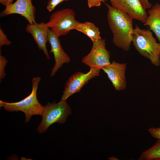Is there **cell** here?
<instances>
[{
	"instance_id": "cell-1",
	"label": "cell",
	"mask_w": 160,
	"mask_h": 160,
	"mask_svg": "<svg viewBox=\"0 0 160 160\" xmlns=\"http://www.w3.org/2000/svg\"><path fill=\"white\" fill-rule=\"evenodd\" d=\"M107 21L113 34L112 42L116 47L127 51L132 41L134 28L133 18L127 14L108 3Z\"/></svg>"
},
{
	"instance_id": "cell-2",
	"label": "cell",
	"mask_w": 160,
	"mask_h": 160,
	"mask_svg": "<svg viewBox=\"0 0 160 160\" xmlns=\"http://www.w3.org/2000/svg\"><path fill=\"white\" fill-rule=\"evenodd\" d=\"M132 42L137 52L156 66L160 65L159 43L151 31L140 28L136 25L134 28Z\"/></svg>"
},
{
	"instance_id": "cell-3",
	"label": "cell",
	"mask_w": 160,
	"mask_h": 160,
	"mask_svg": "<svg viewBox=\"0 0 160 160\" xmlns=\"http://www.w3.org/2000/svg\"><path fill=\"white\" fill-rule=\"evenodd\" d=\"M40 77H33L32 79V89L28 96L22 100L16 102L8 103L0 100V107L9 112L21 111L25 115V122L27 123L33 115L42 116L44 109L38 101L37 97L38 86L41 81Z\"/></svg>"
},
{
	"instance_id": "cell-4",
	"label": "cell",
	"mask_w": 160,
	"mask_h": 160,
	"mask_svg": "<svg viewBox=\"0 0 160 160\" xmlns=\"http://www.w3.org/2000/svg\"><path fill=\"white\" fill-rule=\"evenodd\" d=\"M71 108L66 101H60L58 103L48 102L44 106L42 115V120L37 130L40 133H44L52 124L55 123L63 124L67 117L71 114Z\"/></svg>"
},
{
	"instance_id": "cell-5",
	"label": "cell",
	"mask_w": 160,
	"mask_h": 160,
	"mask_svg": "<svg viewBox=\"0 0 160 160\" xmlns=\"http://www.w3.org/2000/svg\"><path fill=\"white\" fill-rule=\"evenodd\" d=\"M75 12L71 8L60 9L51 15L46 24L52 33L59 38L74 29L79 22L75 19Z\"/></svg>"
},
{
	"instance_id": "cell-6",
	"label": "cell",
	"mask_w": 160,
	"mask_h": 160,
	"mask_svg": "<svg viewBox=\"0 0 160 160\" xmlns=\"http://www.w3.org/2000/svg\"><path fill=\"white\" fill-rule=\"evenodd\" d=\"M105 45V39L93 42L90 51L82 58V63L90 68L101 69L110 65V54L106 48Z\"/></svg>"
},
{
	"instance_id": "cell-7",
	"label": "cell",
	"mask_w": 160,
	"mask_h": 160,
	"mask_svg": "<svg viewBox=\"0 0 160 160\" xmlns=\"http://www.w3.org/2000/svg\"><path fill=\"white\" fill-rule=\"evenodd\" d=\"M90 68L89 71L86 73L77 72L69 78L66 83L61 101H65L72 95L80 92L90 79L99 76L100 68Z\"/></svg>"
},
{
	"instance_id": "cell-8",
	"label": "cell",
	"mask_w": 160,
	"mask_h": 160,
	"mask_svg": "<svg viewBox=\"0 0 160 160\" xmlns=\"http://www.w3.org/2000/svg\"><path fill=\"white\" fill-rule=\"evenodd\" d=\"M36 8L31 0H17L14 3L5 7L1 11L0 17H3L9 15L16 14L24 17L29 24H37L35 21Z\"/></svg>"
},
{
	"instance_id": "cell-9",
	"label": "cell",
	"mask_w": 160,
	"mask_h": 160,
	"mask_svg": "<svg viewBox=\"0 0 160 160\" xmlns=\"http://www.w3.org/2000/svg\"><path fill=\"white\" fill-rule=\"evenodd\" d=\"M114 8L129 15L133 19L144 23L148 14L139 0H109Z\"/></svg>"
},
{
	"instance_id": "cell-10",
	"label": "cell",
	"mask_w": 160,
	"mask_h": 160,
	"mask_svg": "<svg viewBox=\"0 0 160 160\" xmlns=\"http://www.w3.org/2000/svg\"><path fill=\"white\" fill-rule=\"evenodd\" d=\"M126 63H119L113 61L110 65L101 69L107 74L116 91H120L126 88Z\"/></svg>"
},
{
	"instance_id": "cell-11",
	"label": "cell",
	"mask_w": 160,
	"mask_h": 160,
	"mask_svg": "<svg viewBox=\"0 0 160 160\" xmlns=\"http://www.w3.org/2000/svg\"><path fill=\"white\" fill-rule=\"evenodd\" d=\"M48 41L50 45V53H53L55 60V65L52 69L50 76H53L64 63L70 62V58L63 49L59 38L49 31L48 37Z\"/></svg>"
},
{
	"instance_id": "cell-12",
	"label": "cell",
	"mask_w": 160,
	"mask_h": 160,
	"mask_svg": "<svg viewBox=\"0 0 160 160\" xmlns=\"http://www.w3.org/2000/svg\"><path fill=\"white\" fill-rule=\"evenodd\" d=\"M49 30V28L44 22L36 24L29 23L27 25L25 28V31L31 34L39 49L42 50L47 60L50 59V57L46 44L48 41Z\"/></svg>"
},
{
	"instance_id": "cell-13",
	"label": "cell",
	"mask_w": 160,
	"mask_h": 160,
	"mask_svg": "<svg viewBox=\"0 0 160 160\" xmlns=\"http://www.w3.org/2000/svg\"><path fill=\"white\" fill-rule=\"evenodd\" d=\"M148 16L143 25L148 26L160 42V4L152 6L147 11Z\"/></svg>"
},
{
	"instance_id": "cell-14",
	"label": "cell",
	"mask_w": 160,
	"mask_h": 160,
	"mask_svg": "<svg viewBox=\"0 0 160 160\" xmlns=\"http://www.w3.org/2000/svg\"><path fill=\"white\" fill-rule=\"evenodd\" d=\"M74 29L86 34L91 39L92 42L102 39L99 28L92 23L87 21L82 23L79 22Z\"/></svg>"
},
{
	"instance_id": "cell-15",
	"label": "cell",
	"mask_w": 160,
	"mask_h": 160,
	"mask_svg": "<svg viewBox=\"0 0 160 160\" xmlns=\"http://www.w3.org/2000/svg\"><path fill=\"white\" fill-rule=\"evenodd\" d=\"M138 159L160 160V140H157L152 146L142 152Z\"/></svg>"
},
{
	"instance_id": "cell-16",
	"label": "cell",
	"mask_w": 160,
	"mask_h": 160,
	"mask_svg": "<svg viewBox=\"0 0 160 160\" xmlns=\"http://www.w3.org/2000/svg\"><path fill=\"white\" fill-rule=\"evenodd\" d=\"M1 50L0 51V81L4 79L6 75L5 73L4 68L8 61L6 57L1 55Z\"/></svg>"
},
{
	"instance_id": "cell-17",
	"label": "cell",
	"mask_w": 160,
	"mask_h": 160,
	"mask_svg": "<svg viewBox=\"0 0 160 160\" xmlns=\"http://www.w3.org/2000/svg\"><path fill=\"white\" fill-rule=\"evenodd\" d=\"M7 36L4 33L3 31L0 28V48L4 45L9 46L11 44V41L7 38Z\"/></svg>"
},
{
	"instance_id": "cell-18",
	"label": "cell",
	"mask_w": 160,
	"mask_h": 160,
	"mask_svg": "<svg viewBox=\"0 0 160 160\" xmlns=\"http://www.w3.org/2000/svg\"><path fill=\"white\" fill-rule=\"evenodd\" d=\"M70 0H49L47 8L49 12H50L53 10L59 4L64 1Z\"/></svg>"
},
{
	"instance_id": "cell-19",
	"label": "cell",
	"mask_w": 160,
	"mask_h": 160,
	"mask_svg": "<svg viewBox=\"0 0 160 160\" xmlns=\"http://www.w3.org/2000/svg\"><path fill=\"white\" fill-rule=\"evenodd\" d=\"M148 131L153 137L160 140V127H151L148 129Z\"/></svg>"
},
{
	"instance_id": "cell-20",
	"label": "cell",
	"mask_w": 160,
	"mask_h": 160,
	"mask_svg": "<svg viewBox=\"0 0 160 160\" xmlns=\"http://www.w3.org/2000/svg\"><path fill=\"white\" fill-rule=\"evenodd\" d=\"M108 0H87L88 6L89 8L100 7L102 2Z\"/></svg>"
},
{
	"instance_id": "cell-21",
	"label": "cell",
	"mask_w": 160,
	"mask_h": 160,
	"mask_svg": "<svg viewBox=\"0 0 160 160\" xmlns=\"http://www.w3.org/2000/svg\"><path fill=\"white\" fill-rule=\"evenodd\" d=\"M143 7L145 9H150L152 5L151 3L149 2L148 0H139Z\"/></svg>"
},
{
	"instance_id": "cell-22",
	"label": "cell",
	"mask_w": 160,
	"mask_h": 160,
	"mask_svg": "<svg viewBox=\"0 0 160 160\" xmlns=\"http://www.w3.org/2000/svg\"><path fill=\"white\" fill-rule=\"evenodd\" d=\"M14 0H0V2L3 6L6 7L13 3Z\"/></svg>"
},
{
	"instance_id": "cell-23",
	"label": "cell",
	"mask_w": 160,
	"mask_h": 160,
	"mask_svg": "<svg viewBox=\"0 0 160 160\" xmlns=\"http://www.w3.org/2000/svg\"><path fill=\"white\" fill-rule=\"evenodd\" d=\"M108 159L109 160H119L118 158L114 156L109 157L108 158Z\"/></svg>"
},
{
	"instance_id": "cell-24",
	"label": "cell",
	"mask_w": 160,
	"mask_h": 160,
	"mask_svg": "<svg viewBox=\"0 0 160 160\" xmlns=\"http://www.w3.org/2000/svg\"><path fill=\"white\" fill-rule=\"evenodd\" d=\"M159 50H160L159 55L160 56V43H159Z\"/></svg>"
},
{
	"instance_id": "cell-25",
	"label": "cell",
	"mask_w": 160,
	"mask_h": 160,
	"mask_svg": "<svg viewBox=\"0 0 160 160\" xmlns=\"http://www.w3.org/2000/svg\"></svg>"
}]
</instances>
